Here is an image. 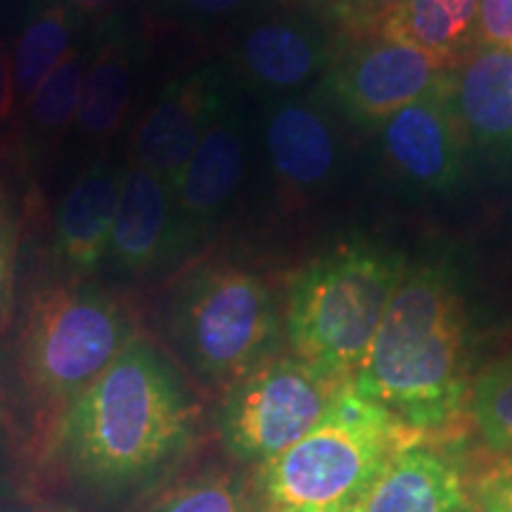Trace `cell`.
I'll return each instance as SVG.
<instances>
[{"mask_svg":"<svg viewBox=\"0 0 512 512\" xmlns=\"http://www.w3.org/2000/svg\"><path fill=\"white\" fill-rule=\"evenodd\" d=\"M15 259H17V228L12 221L8 200L0 188V330L5 328L12 309L15 290Z\"/></svg>","mask_w":512,"mask_h":512,"instance_id":"26","label":"cell"},{"mask_svg":"<svg viewBox=\"0 0 512 512\" xmlns=\"http://www.w3.org/2000/svg\"><path fill=\"white\" fill-rule=\"evenodd\" d=\"M264 143L275 181L297 197L318 192L339 164L335 126L313 100L278 102L266 117Z\"/></svg>","mask_w":512,"mask_h":512,"instance_id":"13","label":"cell"},{"mask_svg":"<svg viewBox=\"0 0 512 512\" xmlns=\"http://www.w3.org/2000/svg\"><path fill=\"white\" fill-rule=\"evenodd\" d=\"M283 332L280 306L264 280L238 266L195 268L171 302V337L204 384L233 387L275 356Z\"/></svg>","mask_w":512,"mask_h":512,"instance_id":"6","label":"cell"},{"mask_svg":"<svg viewBox=\"0 0 512 512\" xmlns=\"http://www.w3.org/2000/svg\"><path fill=\"white\" fill-rule=\"evenodd\" d=\"M477 46L512 50V0H479Z\"/></svg>","mask_w":512,"mask_h":512,"instance_id":"27","label":"cell"},{"mask_svg":"<svg viewBox=\"0 0 512 512\" xmlns=\"http://www.w3.org/2000/svg\"><path fill=\"white\" fill-rule=\"evenodd\" d=\"M342 384L294 354L266 358L223 394V446L242 463L278 458L318 425Z\"/></svg>","mask_w":512,"mask_h":512,"instance_id":"7","label":"cell"},{"mask_svg":"<svg viewBox=\"0 0 512 512\" xmlns=\"http://www.w3.org/2000/svg\"><path fill=\"white\" fill-rule=\"evenodd\" d=\"M467 415L491 453H512V354L479 370L470 387Z\"/></svg>","mask_w":512,"mask_h":512,"instance_id":"22","label":"cell"},{"mask_svg":"<svg viewBox=\"0 0 512 512\" xmlns=\"http://www.w3.org/2000/svg\"><path fill=\"white\" fill-rule=\"evenodd\" d=\"M76 24H79V12L67 0H50V3L41 5L24 24L15 50H12L17 117L27 107V102L34 98L41 83L53 74L57 64L74 48Z\"/></svg>","mask_w":512,"mask_h":512,"instance_id":"21","label":"cell"},{"mask_svg":"<svg viewBox=\"0 0 512 512\" xmlns=\"http://www.w3.org/2000/svg\"><path fill=\"white\" fill-rule=\"evenodd\" d=\"M403 0H335L325 17L342 36V41H358L380 34L382 24Z\"/></svg>","mask_w":512,"mask_h":512,"instance_id":"24","label":"cell"},{"mask_svg":"<svg viewBox=\"0 0 512 512\" xmlns=\"http://www.w3.org/2000/svg\"><path fill=\"white\" fill-rule=\"evenodd\" d=\"M83 53L81 48H72L69 55L57 64L53 74L41 83L34 98L19 112V131L15 140L24 159L34 162L43 157L72 128L79 114L81 86H83Z\"/></svg>","mask_w":512,"mask_h":512,"instance_id":"20","label":"cell"},{"mask_svg":"<svg viewBox=\"0 0 512 512\" xmlns=\"http://www.w3.org/2000/svg\"><path fill=\"white\" fill-rule=\"evenodd\" d=\"M174 190L162 178L131 162L121 174L110 252L128 273L152 271L178 242Z\"/></svg>","mask_w":512,"mask_h":512,"instance_id":"15","label":"cell"},{"mask_svg":"<svg viewBox=\"0 0 512 512\" xmlns=\"http://www.w3.org/2000/svg\"><path fill=\"white\" fill-rule=\"evenodd\" d=\"M171 10L195 19H228L261 8L268 0H164Z\"/></svg>","mask_w":512,"mask_h":512,"instance_id":"28","label":"cell"},{"mask_svg":"<svg viewBox=\"0 0 512 512\" xmlns=\"http://www.w3.org/2000/svg\"><path fill=\"white\" fill-rule=\"evenodd\" d=\"M342 36L323 12L285 8L249 19L233 48V62L254 88L292 93L330 72Z\"/></svg>","mask_w":512,"mask_h":512,"instance_id":"9","label":"cell"},{"mask_svg":"<svg viewBox=\"0 0 512 512\" xmlns=\"http://www.w3.org/2000/svg\"><path fill=\"white\" fill-rule=\"evenodd\" d=\"M223 107L226 95L214 69L204 67L176 76L133 131V162L174 188Z\"/></svg>","mask_w":512,"mask_h":512,"instance_id":"10","label":"cell"},{"mask_svg":"<svg viewBox=\"0 0 512 512\" xmlns=\"http://www.w3.org/2000/svg\"><path fill=\"white\" fill-rule=\"evenodd\" d=\"M408 261L392 249L347 245L294 273L285 335L294 356L349 382L366 358Z\"/></svg>","mask_w":512,"mask_h":512,"instance_id":"5","label":"cell"},{"mask_svg":"<svg viewBox=\"0 0 512 512\" xmlns=\"http://www.w3.org/2000/svg\"><path fill=\"white\" fill-rule=\"evenodd\" d=\"M275 5H285V8H299V10H313V12H328L335 0H273Z\"/></svg>","mask_w":512,"mask_h":512,"instance_id":"31","label":"cell"},{"mask_svg":"<svg viewBox=\"0 0 512 512\" xmlns=\"http://www.w3.org/2000/svg\"><path fill=\"white\" fill-rule=\"evenodd\" d=\"M17 512H41V510H17Z\"/></svg>","mask_w":512,"mask_h":512,"instance_id":"33","label":"cell"},{"mask_svg":"<svg viewBox=\"0 0 512 512\" xmlns=\"http://www.w3.org/2000/svg\"><path fill=\"white\" fill-rule=\"evenodd\" d=\"M451 69L422 50L382 34L344 41L325 86L356 124H377L441 88Z\"/></svg>","mask_w":512,"mask_h":512,"instance_id":"8","label":"cell"},{"mask_svg":"<svg viewBox=\"0 0 512 512\" xmlns=\"http://www.w3.org/2000/svg\"><path fill=\"white\" fill-rule=\"evenodd\" d=\"M427 439L344 382L309 434L259 465L261 494L273 512H349L389 460Z\"/></svg>","mask_w":512,"mask_h":512,"instance_id":"4","label":"cell"},{"mask_svg":"<svg viewBox=\"0 0 512 512\" xmlns=\"http://www.w3.org/2000/svg\"><path fill=\"white\" fill-rule=\"evenodd\" d=\"M121 174L124 171L95 162L76 178L57 209L55 249L74 273H91L110 249Z\"/></svg>","mask_w":512,"mask_h":512,"instance_id":"17","label":"cell"},{"mask_svg":"<svg viewBox=\"0 0 512 512\" xmlns=\"http://www.w3.org/2000/svg\"><path fill=\"white\" fill-rule=\"evenodd\" d=\"M17 117V91L15 76H12V53L0 41V131L10 126V121Z\"/></svg>","mask_w":512,"mask_h":512,"instance_id":"29","label":"cell"},{"mask_svg":"<svg viewBox=\"0 0 512 512\" xmlns=\"http://www.w3.org/2000/svg\"><path fill=\"white\" fill-rule=\"evenodd\" d=\"M382 147L392 169L413 188L451 190L465 169L463 136L446 83L382 121Z\"/></svg>","mask_w":512,"mask_h":512,"instance_id":"11","label":"cell"},{"mask_svg":"<svg viewBox=\"0 0 512 512\" xmlns=\"http://www.w3.org/2000/svg\"><path fill=\"white\" fill-rule=\"evenodd\" d=\"M479 0H403L380 34L422 50L453 69L477 46Z\"/></svg>","mask_w":512,"mask_h":512,"instance_id":"19","label":"cell"},{"mask_svg":"<svg viewBox=\"0 0 512 512\" xmlns=\"http://www.w3.org/2000/svg\"><path fill=\"white\" fill-rule=\"evenodd\" d=\"M133 88V46L124 29L105 31L83 72L76 126L91 140H110L124 124Z\"/></svg>","mask_w":512,"mask_h":512,"instance_id":"18","label":"cell"},{"mask_svg":"<svg viewBox=\"0 0 512 512\" xmlns=\"http://www.w3.org/2000/svg\"><path fill=\"white\" fill-rule=\"evenodd\" d=\"M351 387L434 439H460L470 406L467 311L446 266H408Z\"/></svg>","mask_w":512,"mask_h":512,"instance_id":"1","label":"cell"},{"mask_svg":"<svg viewBox=\"0 0 512 512\" xmlns=\"http://www.w3.org/2000/svg\"><path fill=\"white\" fill-rule=\"evenodd\" d=\"M349 512H470L458 439H427L399 453Z\"/></svg>","mask_w":512,"mask_h":512,"instance_id":"12","label":"cell"},{"mask_svg":"<svg viewBox=\"0 0 512 512\" xmlns=\"http://www.w3.org/2000/svg\"><path fill=\"white\" fill-rule=\"evenodd\" d=\"M133 339L128 313L93 285L57 283L29 299L19 332V380L46 451L69 408Z\"/></svg>","mask_w":512,"mask_h":512,"instance_id":"3","label":"cell"},{"mask_svg":"<svg viewBox=\"0 0 512 512\" xmlns=\"http://www.w3.org/2000/svg\"><path fill=\"white\" fill-rule=\"evenodd\" d=\"M470 512H512V453L491 458L477 475L467 472Z\"/></svg>","mask_w":512,"mask_h":512,"instance_id":"25","label":"cell"},{"mask_svg":"<svg viewBox=\"0 0 512 512\" xmlns=\"http://www.w3.org/2000/svg\"><path fill=\"white\" fill-rule=\"evenodd\" d=\"M192 425L195 408L181 377L136 337L69 408L50 448L81 482L124 491L174 463Z\"/></svg>","mask_w":512,"mask_h":512,"instance_id":"2","label":"cell"},{"mask_svg":"<svg viewBox=\"0 0 512 512\" xmlns=\"http://www.w3.org/2000/svg\"><path fill=\"white\" fill-rule=\"evenodd\" d=\"M147 512H247L245 489L235 477L202 475L157 498Z\"/></svg>","mask_w":512,"mask_h":512,"instance_id":"23","label":"cell"},{"mask_svg":"<svg viewBox=\"0 0 512 512\" xmlns=\"http://www.w3.org/2000/svg\"><path fill=\"white\" fill-rule=\"evenodd\" d=\"M0 422H3V399H0Z\"/></svg>","mask_w":512,"mask_h":512,"instance_id":"32","label":"cell"},{"mask_svg":"<svg viewBox=\"0 0 512 512\" xmlns=\"http://www.w3.org/2000/svg\"><path fill=\"white\" fill-rule=\"evenodd\" d=\"M446 93L467 145L512 150L510 48H472L448 72Z\"/></svg>","mask_w":512,"mask_h":512,"instance_id":"14","label":"cell"},{"mask_svg":"<svg viewBox=\"0 0 512 512\" xmlns=\"http://www.w3.org/2000/svg\"><path fill=\"white\" fill-rule=\"evenodd\" d=\"M245 164V128L238 114L223 107L171 188L181 221H192L195 226L214 221L238 192Z\"/></svg>","mask_w":512,"mask_h":512,"instance_id":"16","label":"cell"},{"mask_svg":"<svg viewBox=\"0 0 512 512\" xmlns=\"http://www.w3.org/2000/svg\"><path fill=\"white\" fill-rule=\"evenodd\" d=\"M67 3L81 15H107V12H112L117 0H67Z\"/></svg>","mask_w":512,"mask_h":512,"instance_id":"30","label":"cell"}]
</instances>
